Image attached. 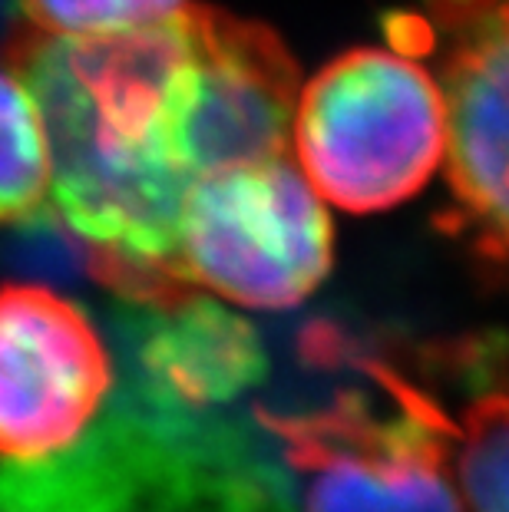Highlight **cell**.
I'll list each match as a JSON object with an SVG mask.
<instances>
[{
  "label": "cell",
  "instance_id": "cell-1",
  "mask_svg": "<svg viewBox=\"0 0 509 512\" xmlns=\"http://www.w3.org/2000/svg\"><path fill=\"white\" fill-rule=\"evenodd\" d=\"M189 63L182 10L113 37L30 34L14 47V73L47 133V209L80 242L86 271L139 308L196 294L176 268L192 189L176 156Z\"/></svg>",
  "mask_w": 509,
  "mask_h": 512
},
{
  "label": "cell",
  "instance_id": "cell-2",
  "mask_svg": "<svg viewBox=\"0 0 509 512\" xmlns=\"http://www.w3.org/2000/svg\"><path fill=\"white\" fill-rule=\"evenodd\" d=\"M344 357L384 390L391 407L341 390L301 413H258L275 440L278 512H460L453 486L450 410L391 364Z\"/></svg>",
  "mask_w": 509,
  "mask_h": 512
},
{
  "label": "cell",
  "instance_id": "cell-3",
  "mask_svg": "<svg viewBox=\"0 0 509 512\" xmlns=\"http://www.w3.org/2000/svg\"><path fill=\"white\" fill-rule=\"evenodd\" d=\"M295 166L321 202L371 215L410 202L443 169L437 76L414 47H354L298 86Z\"/></svg>",
  "mask_w": 509,
  "mask_h": 512
},
{
  "label": "cell",
  "instance_id": "cell-4",
  "mask_svg": "<svg viewBox=\"0 0 509 512\" xmlns=\"http://www.w3.org/2000/svg\"><path fill=\"white\" fill-rule=\"evenodd\" d=\"M334 225L288 156L192 182L179 215L176 268L196 291L248 311H288L324 285Z\"/></svg>",
  "mask_w": 509,
  "mask_h": 512
},
{
  "label": "cell",
  "instance_id": "cell-5",
  "mask_svg": "<svg viewBox=\"0 0 509 512\" xmlns=\"http://www.w3.org/2000/svg\"><path fill=\"white\" fill-rule=\"evenodd\" d=\"M506 0H424L420 14L387 17L391 43L437 60L453 209L443 228L470 245L486 268L506 255Z\"/></svg>",
  "mask_w": 509,
  "mask_h": 512
},
{
  "label": "cell",
  "instance_id": "cell-6",
  "mask_svg": "<svg viewBox=\"0 0 509 512\" xmlns=\"http://www.w3.org/2000/svg\"><path fill=\"white\" fill-rule=\"evenodd\" d=\"M116 364L80 304L43 285L0 288V460H50L113 397Z\"/></svg>",
  "mask_w": 509,
  "mask_h": 512
},
{
  "label": "cell",
  "instance_id": "cell-7",
  "mask_svg": "<svg viewBox=\"0 0 509 512\" xmlns=\"http://www.w3.org/2000/svg\"><path fill=\"white\" fill-rule=\"evenodd\" d=\"M189 83L176 119V156L192 182L232 166L288 156L298 67L275 30L189 4Z\"/></svg>",
  "mask_w": 509,
  "mask_h": 512
},
{
  "label": "cell",
  "instance_id": "cell-8",
  "mask_svg": "<svg viewBox=\"0 0 509 512\" xmlns=\"http://www.w3.org/2000/svg\"><path fill=\"white\" fill-rule=\"evenodd\" d=\"M153 311L139 337L136 377H143V417L182 430H202L205 417L248 394L265 374L255 331L238 314L196 294Z\"/></svg>",
  "mask_w": 509,
  "mask_h": 512
},
{
  "label": "cell",
  "instance_id": "cell-9",
  "mask_svg": "<svg viewBox=\"0 0 509 512\" xmlns=\"http://www.w3.org/2000/svg\"><path fill=\"white\" fill-rule=\"evenodd\" d=\"M50 149L37 103L14 70L0 67V225L47 212Z\"/></svg>",
  "mask_w": 509,
  "mask_h": 512
},
{
  "label": "cell",
  "instance_id": "cell-10",
  "mask_svg": "<svg viewBox=\"0 0 509 512\" xmlns=\"http://www.w3.org/2000/svg\"><path fill=\"white\" fill-rule=\"evenodd\" d=\"M453 486L460 512H506V394L503 380L480 384L457 417L450 413Z\"/></svg>",
  "mask_w": 509,
  "mask_h": 512
},
{
  "label": "cell",
  "instance_id": "cell-11",
  "mask_svg": "<svg viewBox=\"0 0 509 512\" xmlns=\"http://www.w3.org/2000/svg\"><path fill=\"white\" fill-rule=\"evenodd\" d=\"M30 30L43 37H113L176 17L189 0H20Z\"/></svg>",
  "mask_w": 509,
  "mask_h": 512
}]
</instances>
